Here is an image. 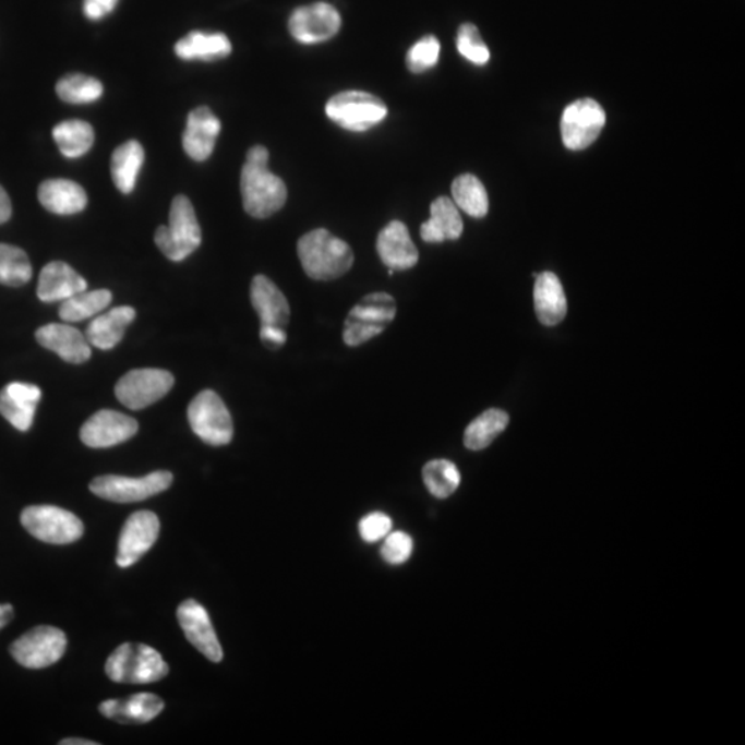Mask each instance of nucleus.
Returning <instances> with one entry per match:
<instances>
[{
    "label": "nucleus",
    "mask_w": 745,
    "mask_h": 745,
    "mask_svg": "<svg viewBox=\"0 0 745 745\" xmlns=\"http://www.w3.org/2000/svg\"><path fill=\"white\" fill-rule=\"evenodd\" d=\"M268 149L257 145L249 149L241 175L243 207L248 215L268 218L288 200L285 182L268 169Z\"/></svg>",
    "instance_id": "1"
},
{
    "label": "nucleus",
    "mask_w": 745,
    "mask_h": 745,
    "mask_svg": "<svg viewBox=\"0 0 745 745\" xmlns=\"http://www.w3.org/2000/svg\"><path fill=\"white\" fill-rule=\"evenodd\" d=\"M297 253L305 274L315 280L340 278L353 265L349 244L323 228L302 237L297 244Z\"/></svg>",
    "instance_id": "2"
},
{
    "label": "nucleus",
    "mask_w": 745,
    "mask_h": 745,
    "mask_svg": "<svg viewBox=\"0 0 745 745\" xmlns=\"http://www.w3.org/2000/svg\"><path fill=\"white\" fill-rule=\"evenodd\" d=\"M106 674L117 684L147 685L164 680L169 674V665L151 646L128 642L109 656Z\"/></svg>",
    "instance_id": "3"
},
{
    "label": "nucleus",
    "mask_w": 745,
    "mask_h": 745,
    "mask_svg": "<svg viewBox=\"0 0 745 745\" xmlns=\"http://www.w3.org/2000/svg\"><path fill=\"white\" fill-rule=\"evenodd\" d=\"M155 243L171 262H182L202 243V231L189 197L179 195L171 202L169 226L155 232Z\"/></svg>",
    "instance_id": "4"
},
{
    "label": "nucleus",
    "mask_w": 745,
    "mask_h": 745,
    "mask_svg": "<svg viewBox=\"0 0 745 745\" xmlns=\"http://www.w3.org/2000/svg\"><path fill=\"white\" fill-rule=\"evenodd\" d=\"M397 316V302L388 293H370L347 316L343 338L349 347L362 346L382 335Z\"/></svg>",
    "instance_id": "5"
},
{
    "label": "nucleus",
    "mask_w": 745,
    "mask_h": 745,
    "mask_svg": "<svg viewBox=\"0 0 745 745\" xmlns=\"http://www.w3.org/2000/svg\"><path fill=\"white\" fill-rule=\"evenodd\" d=\"M21 524L35 539L49 544H71L85 533L75 514L55 505H33L21 514Z\"/></svg>",
    "instance_id": "6"
},
{
    "label": "nucleus",
    "mask_w": 745,
    "mask_h": 745,
    "mask_svg": "<svg viewBox=\"0 0 745 745\" xmlns=\"http://www.w3.org/2000/svg\"><path fill=\"white\" fill-rule=\"evenodd\" d=\"M326 113L349 132H367L387 117L388 109L378 97L364 92H343L326 104Z\"/></svg>",
    "instance_id": "7"
},
{
    "label": "nucleus",
    "mask_w": 745,
    "mask_h": 745,
    "mask_svg": "<svg viewBox=\"0 0 745 745\" xmlns=\"http://www.w3.org/2000/svg\"><path fill=\"white\" fill-rule=\"evenodd\" d=\"M189 421L192 431L207 445L224 446L232 441V417L215 390H202L192 399Z\"/></svg>",
    "instance_id": "8"
},
{
    "label": "nucleus",
    "mask_w": 745,
    "mask_h": 745,
    "mask_svg": "<svg viewBox=\"0 0 745 745\" xmlns=\"http://www.w3.org/2000/svg\"><path fill=\"white\" fill-rule=\"evenodd\" d=\"M173 483L169 471H155L143 478L104 476L93 479L91 491L112 503H137L168 491Z\"/></svg>",
    "instance_id": "9"
},
{
    "label": "nucleus",
    "mask_w": 745,
    "mask_h": 745,
    "mask_svg": "<svg viewBox=\"0 0 745 745\" xmlns=\"http://www.w3.org/2000/svg\"><path fill=\"white\" fill-rule=\"evenodd\" d=\"M67 649V637L61 629L40 625L10 646V653L25 669L40 670L57 663Z\"/></svg>",
    "instance_id": "10"
},
{
    "label": "nucleus",
    "mask_w": 745,
    "mask_h": 745,
    "mask_svg": "<svg viewBox=\"0 0 745 745\" xmlns=\"http://www.w3.org/2000/svg\"><path fill=\"white\" fill-rule=\"evenodd\" d=\"M173 385L175 377L166 370L137 369L119 380L115 395L127 408L142 410L166 397Z\"/></svg>",
    "instance_id": "11"
},
{
    "label": "nucleus",
    "mask_w": 745,
    "mask_h": 745,
    "mask_svg": "<svg viewBox=\"0 0 745 745\" xmlns=\"http://www.w3.org/2000/svg\"><path fill=\"white\" fill-rule=\"evenodd\" d=\"M606 123L603 108L591 98L570 104L562 113L561 133L567 148L580 151L590 147Z\"/></svg>",
    "instance_id": "12"
},
{
    "label": "nucleus",
    "mask_w": 745,
    "mask_h": 745,
    "mask_svg": "<svg viewBox=\"0 0 745 745\" xmlns=\"http://www.w3.org/2000/svg\"><path fill=\"white\" fill-rule=\"evenodd\" d=\"M160 522L151 510H139L130 515L119 536L117 564L130 567L137 564L153 549L159 538Z\"/></svg>",
    "instance_id": "13"
},
{
    "label": "nucleus",
    "mask_w": 745,
    "mask_h": 745,
    "mask_svg": "<svg viewBox=\"0 0 745 745\" xmlns=\"http://www.w3.org/2000/svg\"><path fill=\"white\" fill-rule=\"evenodd\" d=\"M341 28V17L327 3H314L296 9L290 15L289 31L300 44L316 45L333 38Z\"/></svg>",
    "instance_id": "14"
},
{
    "label": "nucleus",
    "mask_w": 745,
    "mask_h": 745,
    "mask_svg": "<svg viewBox=\"0 0 745 745\" xmlns=\"http://www.w3.org/2000/svg\"><path fill=\"white\" fill-rule=\"evenodd\" d=\"M137 421L121 411L100 410L83 424L81 440L93 449L123 444L137 434Z\"/></svg>",
    "instance_id": "15"
},
{
    "label": "nucleus",
    "mask_w": 745,
    "mask_h": 745,
    "mask_svg": "<svg viewBox=\"0 0 745 745\" xmlns=\"http://www.w3.org/2000/svg\"><path fill=\"white\" fill-rule=\"evenodd\" d=\"M177 620L190 644L213 663H220L223 648L206 609L195 599H189L177 609Z\"/></svg>",
    "instance_id": "16"
},
{
    "label": "nucleus",
    "mask_w": 745,
    "mask_h": 745,
    "mask_svg": "<svg viewBox=\"0 0 745 745\" xmlns=\"http://www.w3.org/2000/svg\"><path fill=\"white\" fill-rule=\"evenodd\" d=\"M220 132L221 123L211 108H196L189 115L182 147L191 159L206 160L213 154Z\"/></svg>",
    "instance_id": "17"
},
{
    "label": "nucleus",
    "mask_w": 745,
    "mask_h": 745,
    "mask_svg": "<svg viewBox=\"0 0 745 745\" xmlns=\"http://www.w3.org/2000/svg\"><path fill=\"white\" fill-rule=\"evenodd\" d=\"M41 390L34 384L10 383L0 390V414L19 431L33 426Z\"/></svg>",
    "instance_id": "18"
},
{
    "label": "nucleus",
    "mask_w": 745,
    "mask_h": 745,
    "mask_svg": "<svg viewBox=\"0 0 745 745\" xmlns=\"http://www.w3.org/2000/svg\"><path fill=\"white\" fill-rule=\"evenodd\" d=\"M377 253L389 271L410 269L419 263V252L402 221H390L382 229L377 238Z\"/></svg>",
    "instance_id": "19"
},
{
    "label": "nucleus",
    "mask_w": 745,
    "mask_h": 745,
    "mask_svg": "<svg viewBox=\"0 0 745 745\" xmlns=\"http://www.w3.org/2000/svg\"><path fill=\"white\" fill-rule=\"evenodd\" d=\"M250 300L259 314L262 326H276L285 329L289 325V302L278 286L267 276L257 275L252 280Z\"/></svg>",
    "instance_id": "20"
},
{
    "label": "nucleus",
    "mask_w": 745,
    "mask_h": 745,
    "mask_svg": "<svg viewBox=\"0 0 745 745\" xmlns=\"http://www.w3.org/2000/svg\"><path fill=\"white\" fill-rule=\"evenodd\" d=\"M36 340L68 363H83L92 357L91 344L80 331L61 323H50L36 331Z\"/></svg>",
    "instance_id": "21"
},
{
    "label": "nucleus",
    "mask_w": 745,
    "mask_h": 745,
    "mask_svg": "<svg viewBox=\"0 0 745 745\" xmlns=\"http://www.w3.org/2000/svg\"><path fill=\"white\" fill-rule=\"evenodd\" d=\"M165 702L153 693H139L122 700L101 702L100 712L111 721L124 725H142L153 721L164 711Z\"/></svg>",
    "instance_id": "22"
},
{
    "label": "nucleus",
    "mask_w": 745,
    "mask_h": 745,
    "mask_svg": "<svg viewBox=\"0 0 745 745\" xmlns=\"http://www.w3.org/2000/svg\"><path fill=\"white\" fill-rule=\"evenodd\" d=\"M85 290H87L86 280L65 263H49L41 269L38 284L40 301H65Z\"/></svg>",
    "instance_id": "23"
},
{
    "label": "nucleus",
    "mask_w": 745,
    "mask_h": 745,
    "mask_svg": "<svg viewBox=\"0 0 745 745\" xmlns=\"http://www.w3.org/2000/svg\"><path fill=\"white\" fill-rule=\"evenodd\" d=\"M41 206L55 215L71 216L85 211L87 195L85 190L75 181L46 180L38 191Z\"/></svg>",
    "instance_id": "24"
},
{
    "label": "nucleus",
    "mask_w": 745,
    "mask_h": 745,
    "mask_svg": "<svg viewBox=\"0 0 745 745\" xmlns=\"http://www.w3.org/2000/svg\"><path fill=\"white\" fill-rule=\"evenodd\" d=\"M462 220L456 203L449 197H437L431 205V218L421 226L424 242L456 241L462 233Z\"/></svg>",
    "instance_id": "25"
},
{
    "label": "nucleus",
    "mask_w": 745,
    "mask_h": 745,
    "mask_svg": "<svg viewBox=\"0 0 745 745\" xmlns=\"http://www.w3.org/2000/svg\"><path fill=\"white\" fill-rule=\"evenodd\" d=\"M534 305L539 321L555 326L565 320L567 301L560 278L552 273L536 276Z\"/></svg>",
    "instance_id": "26"
},
{
    "label": "nucleus",
    "mask_w": 745,
    "mask_h": 745,
    "mask_svg": "<svg viewBox=\"0 0 745 745\" xmlns=\"http://www.w3.org/2000/svg\"><path fill=\"white\" fill-rule=\"evenodd\" d=\"M134 317L135 311L132 307H117L96 317L86 331L88 344L104 351L117 347Z\"/></svg>",
    "instance_id": "27"
},
{
    "label": "nucleus",
    "mask_w": 745,
    "mask_h": 745,
    "mask_svg": "<svg viewBox=\"0 0 745 745\" xmlns=\"http://www.w3.org/2000/svg\"><path fill=\"white\" fill-rule=\"evenodd\" d=\"M175 51L177 57L185 61H216L231 55L232 45L227 35L194 31L177 41Z\"/></svg>",
    "instance_id": "28"
},
{
    "label": "nucleus",
    "mask_w": 745,
    "mask_h": 745,
    "mask_svg": "<svg viewBox=\"0 0 745 745\" xmlns=\"http://www.w3.org/2000/svg\"><path fill=\"white\" fill-rule=\"evenodd\" d=\"M145 154L143 145L135 140L124 143L113 151L111 160V173L115 187L122 194H132Z\"/></svg>",
    "instance_id": "29"
},
{
    "label": "nucleus",
    "mask_w": 745,
    "mask_h": 745,
    "mask_svg": "<svg viewBox=\"0 0 745 745\" xmlns=\"http://www.w3.org/2000/svg\"><path fill=\"white\" fill-rule=\"evenodd\" d=\"M509 417L504 410L489 409L467 426L464 445L470 450L486 449L507 429Z\"/></svg>",
    "instance_id": "30"
},
{
    "label": "nucleus",
    "mask_w": 745,
    "mask_h": 745,
    "mask_svg": "<svg viewBox=\"0 0 745 745\" xmlns=\"http://www.w3.org/2000/svg\"><path fill=\"white\" fill-rule=\"evenodd\" d=\"M53 139L65 158H81L95 144V130L87 122L65 121L57 124Z\"/></svg>",
    "instance_id": "31"
},
{
    "label": "nucleus",
    "mask_w": 745,
    "mask_h": 745,
    "mask_svg": "<svg viewBox=\"0 0 745 745\" xmlns=\"http://www.w3.org/2000/svg\"><path fill=\"white\" fill-rule=\"evenodd\" d=\"M453 200L456 206L468 216L482 218L489 212V197L481 180L472 175L458 176L452 185Z\"/></svg>",
    "instance_id": "32"
},
{
    "label": "nucleus",
    "mask_w": 745,
    "mask_h": 745,
    "mask_svg": "<svg viewBox=\"0 0 745 745\" xmlns=\"http://www.w3.org/2000/svg\"><path fill=\"white\" fill-rule=\"evenodd\" d=\"M111 301L112 293L109 290H85L62 301L59 314L62 321L81 322L87 320V317L100 314L101 311L111 304Z\"/></svg>",
    "instance_id": "33"
},
{
    "label": "nucleus",
    "mask_w": 745,
    "mask_h": 745,
    "mask_svg": "<svg viewBox=\"0 0 745 745\" xmlns=\"http://www.w3.org/2000/svg\"><path fill=\"white\" fill-rule=\"evenodd\" d=\"M426 489L436 498L450 497L460 486L461 476L455 462L449 460H432L423 468Z\"/></svg>",
    "instance_id": "34"
},
{
    "label": "nucleus",
    "mask_w": 745,
    "mask_h": 745,
    "mask_svg": "<svg viewBox=\"0 0 745 745\" xmlns=\"http://www.w3.org/2000/svg\"><path fill=\"white\" fill-rule=\"evenodd\" d=\"M57 96L67 104H91L103 96L104 87L95 77L70 74L61 77L56 86Z\"/></svg>",
    "instance_id": "35"
},
{
    "label": "nucleus",
    "mask_w": 745,
    "mask_h": 745,
    "mask_svg": "<svg viewBox=\"0 0 745 745\" xmlns=\"http://www.w3.org/2000/svg\"><path fill=\"white\" fill-rule=\"evenodd\" d=\"M33 278L28 255L12 244L0 243V284L23 286Z\"/></svg>",
    "instance_id": "36"
},
{
    "label": "nucleus",
    "mask_w": 745,
    "mask_h": 745,
    "mask_svg": "<svg viewBox=\"0 0 745 745\" xmlns=\"http://www.w3.org/2000/svg\"><path fill=\"white\" fill-rule=\"evenodd\" d=\"M457 50L464 59L476 65H486L491 51L484 45L481 34L473 24H462L457 34Z\"/></svg>",
    "instance_id": "37"
},
{
    "label": "nucleus",
    "mask_w": 745,
    "mask_h": 745,
    "mask_svg": "<svg viewBox=\"0 0 745 745\" xmlns=\"http://www.w3.org/2000/svg\"><path fill=\"white\" fill-rule=\"evenodd\" d=\"M441 55V44L435 36H424L411 46L406 55V65L413 74H423L437 64Z\"/></svg>",
    "instance_id": "38"
},
{
    "label": "nucleus",
    "mask_w": 745,
    "mask_h": 745,
    "mask_svg": "<svg viewBox=\"0 0 745 745\" xmlns=\"http://www.w3.org/2000/svg\"><path fill=\"white\" fill-rule=\"evenodd\" d=\"M413 552V540L405 531L389 533L382 549V556L389 565H402Z\"/></svg>",
    "instance_id": "39"
},
{
    "label": "nucleus",
    "mask_w": 745,
    "mask_h": 745,
    "mask_svg": "<svg viewBox=\"0 0 745 745\" xmlns=\"http://www.w3.org/2000/svg\"><path fill=\"white\" fill-rule=\"evenodd\" d=\"M393 529V520L383 513H372L359 522V534L367 543H377L387 538Z\"/></svg>",
    "instance_id": "40"
},
{
    "label": "nucleus",
    "mask_w": 745,
    "mask_h": 745,
    "mask_svg": "<svg viewBox=\"0 0 745 745\" xmlns=\"http://www.w3.org/2000/svg\"><path fill=\"white\" fill-rule=\"evenodd\" d=\"M119 0H83V13L88 20H101L117 8Z\"/></svg>",
    "instance_id": "41"
},
{
    "label": "nucleus",
    "mask_w": 745,
    "mask_h": 745,
    "mask_svg": "<svg viewBox=\"0 0 745 745\" xmlns=\"http://www.w3.org/2000/svg\"><path fill=\"white\" fill-rule=\"evenodd\" d=\"M260 338H262L264 346L269 349H279L280 347H284L286 340H288L285 329L276 326H262V329H260Z\"/></svg>",
    "instance_id": "42"
},
{
    "label": "nucleus",
    "mask_w": 745,
    "mask_h": 745,
    "mask_svg": "<svg viewBox=\"0 0 745 745\" xmlns=\"http://www.w3.org/2000/svg\"><path fill=\"white\" fill-rule=\"evenodd\" d=\"M12 216V202L8 192L0 187V224L7 223Z\"/></svg>",
    "instance_id": "43"
},
{
    "label": "nucleus",
    "mask_w": 745,
    "mask_h": 745,
    "mask_svg": "<svg viewBox=\"0 0 745 745\" xmlns=\"http://www.w3.org/2000/svg\"><path fill=\"white\" fill-rule=\"evenodd\" d=\"M14 617V609L12 604L0 603V629L7 627Z\"/></svg>",
    "instance_id": "44"
},
{
    "label": "nucleus",
    "mask_w": 745,
    "mask_h": 745,
    "mask_svg": "<svg viewBox=\"0 0 745 745\" xmlns=\"http://www.w3.org/2000/svg\"><path fill=\"white\" fill-rule=\"evenodd\" d=\"M61 745H97L96 742H91V740L85 738H65L60 742Z\"/></svg>",
    "instance_id": "45"
}]
</instances>
